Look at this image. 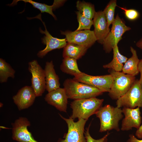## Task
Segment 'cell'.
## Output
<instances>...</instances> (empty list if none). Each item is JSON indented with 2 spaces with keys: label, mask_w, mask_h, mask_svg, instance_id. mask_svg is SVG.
Wrapping results in <instances>:
<instances>
[{
  "label": "cell",
  "mask_w": 142,
  "mask_h": 142,
  "mask_svg": "<svg viewBox=\"0 0 142 142\" xmlns=\"http://www.w3.org/2000/svg\"><path fill=\"white\" fill-rule=\"evenodd\" d=\"M122 109L107 104L101 107L95 114L100 120L99 131L102 132L114 130H120L119 123L123 118Z\"/></svg>",
  "instance_id": "1"
},
{
  "label": "cell",
  "mask_w": 142,
  "mask_h": 142,
  "mask_svg": "<svg viewBox=\"0 0 142 142\" xmlns=\"http://www.w3.org/2000/svg\"><path fill=\"white\" fill-rule=\"evenodd\" d=\"M104 101L96 97L74 100L70 104L72 110L70 117L73 119L78 118L87 120L102 106Z\"/></svg>",
  "instance_id": "2"
},
{
  "label": "cell",
  "mask_w": 142,
  "mask_h": 142,
  "mask_svg": "<svg viewBox=\"0 0 142 142\" xmlns=\"http://www.w3.org/2000/svg\"><path fill=\"white\" fill-rule=\"evenodd\" d=\"M63 85L68 98L74 100L96 97L104 93L95 87L73 79L65 80Z\"/></svg>",
  "instance_id": "3"
},
{
  "label": "cell",
  "mask_w": 142,
  "mask_h": 142,
  "mask_svg": "<svg viewBox=\"0 0 142 142\" xmlns=\"http://www.w3.org/2000/svg\"><path fill=\"white\" fill-rule=\"evenodd\" d=\"M108 72L113 78L108 94L112 99L117 100L129 89L135 81V77L111 69H109Z\"/></svg>",
  "instance_id": "4"
},
{
  "label": "cell",
  "mask_w": 142,
  "mask_h": 142,
  "mask_svg": "<svg viewBox=\"0 0 142 142\" xmlns=\"http://www.w3.org/2000/svg\"><path fill=\"white\" fill-rule=\"evenodd\" d=\"M112 25L111 28L102 44L104 50L107 53H110L115 46L118 45L124 33L131 29L126 25L118 14L116 15Z\"/></svg>",
  "instance_id": "5"
},
{
  "label": "cell",
  "mask_w": 142,
  "mask_h": 142,
  "mask_svg": "<svg viewBox=\"0 0 142 142\" xmlns=\"http://www.w3.org/2000/svg\"><path fill=\"white\" fill-rule=\"evenodd\" d=\"M116 104L118 108H142V87L139 80H136L128 91L117 100Z\"/></svg>",
  "instance_id": "6"
},
{
  "label": "cell",
  "mask_w": 142,
  "mask_h": 142,
  "mask_svg": "<svg viewBox=\"0 0 142 142\" xmlns=\"http://www.w3.org/2000/svg\"><path fill=\"white\" fill-rule=\"evenodd\" d=\"M28 70L32 74L31 86L36 97L42 96L46 90V82L44 69L37 60L28 63Z\"/></svg>",
  "instance_id": "7"
},
{
  "label": "cell",
  "mask_w": 142,
  "mask_h": 142,
  "mask_svg": "<svg viewBox=\"0 0 142 142\" xmlns=\"http://www.w3.org/2000/svg\"><path fill=\"white\" fill-rule=\"evenodd\" d=\"M61 34L65 36L67 43H74L88 48L91 47L97 41L94 31L84 30L72 31H60Z\"/></svg>",
  "instance_id": "8"
},
{
  "label": "cell",
  "mask_w": 142,
  "mask_h": 142,
  "mask_svg": "<svg viewBox=\"0 0 142 142\" xmlns=\"http://www.w3.org/2000/svg\"><path fill=\"white\" fill-rule=\"evenodd\" d=\"M60 115L65 121L68 127V132L65 139L60 142H87L84 134L85 125L87 120L81 119L75 122L71 117L67 119Z\"/></svg>",
  "instance_id": "9"
},
{
  "label": "cell",
  "mask_w": 142,
  "mask_h": 142,
  "mask_svg": "<svg viewBox=\"0 0 142 142\" xmlns=\"http://www.w3.org/2000/svg\"><path fill=\"white\" fill-rule=\"evenodd\" d=\"M73 79L78 82L95 87L103 92H109L113 81L110 74L93 76L82 72Z\"/></svg>",
  "instance_id": "10"
},
{
  "label": "cell",
  "mask_w": 142,
  "mask_h": 142,
  "mask_svg": "<svg viewBox=\"0 0 142 142\" xmlns=\"http://www.w3.org/2000/svg\"><path fill=\"white\" fill-rule=\"evenodd\" d=\"M41 15V14H40L32 18H37L40 19L43 23L45 28L44 31H43L40 28L39 29L40 32L45 34L41 39L42 43L45 45L46 46L43 49L39 51L37 55L38 57L42 58L48 52L51 50L56 49L64 48L67 43L65 38L59 39L54 37L51 36L47 30L44 22L42 21Z\"/></svg>",
  "instance_id": "11"
},
{
  "label": "cell",
  "mask_w": 142,
  "mask_h": 142,
  "mask_svg": "<svg viewBox=\"0 0 142 142\" xmlns=\"http://www.w3.org/2000/svg\"><path fill=\"white\" fill-rule=\"evenodd\" d=\"M30 123L26 118L21 117L12 124V138L18 142H38L29 131L27 127Z\"/></svg>",
  "instance_id": "12"
},
{
  "label": "cell",
  "mask_w": 142,
  "mask_h": 142,
  "mask_svg": "<svg viewBox=\"0 0 142 142\" xmlns=\"http://www.w3.org/2000/svg\"><path fill=\"white\" fill-rule=\"evenodd\" d=\"M140 108L134 109L123 107L122 109L125 117L123 119L121 129L123 131H128L133 128L138 129L141 126L142 118Z\"/></svg>",
  "instance_id": "13"
},
{
  "label": "cell",
  "mask_w": 142,
  "mask_h": 142,
  "mask_svg": "<svg viewBox=\"0 0 142 142\" xmlns=\"http://www.w3.org/2000/svg\"><path fill=\"white\" fill-rule=\"evenodd\" d=\"M36 97L31 87L25 86L19 90L17 94L13 97V99L18 109L21 110L32 106Z\"/></svg>",
  "instance_id": "14"
},
{
  "label": "cell",
  "mask_w": 142,
  "mask_h": 142,
  "mask_svg": "<svg viewBox=\"0 0 142 142\" xmlns=\"http://www.w3.org/2000/svg\"><path fill=\"white\" fill-rule=\"evenodd\" d=\"M65 89L59 88L48 92L44 98L47 103L60 111L66 112L68 99Z\"/></svg>",
  "instance_id": "15"
},
{
  "label": "cell",
  "mask_w": 142,
  "mask_h": 142,
  "mask_svg": "<svg viewBox=\"0 0 142 142\" xmlns=\"http://www.w3.org/2000/svg\"><path fill=\"white\" fill-rule=\"evenodd\" d=\"M93 21L94 27L93 31L97 41L102 44L110 30L108 26L106 19L103 11L96 12Z\"/></svg>",
  "instance_id": "16"
},
{
  "label": "cell",
  "mask_w": 142,
  "mask_h": 142,
  "mask_svg": "<svg viewBox=\"0 0 142 142\" xmlns=\"http://www.w3.org/2000/svg\"><path fill=\"white\" fill-rule=\"evenodd\" d=\"M53 61L47 62L44 69L46 82V90L48 92L60 88L59 78L56 74Z\"/></svg>",
  "instance_id": "17"
},
{
  "label": "cell",
  "mask_w": 142,
  "mask_h": 142,
  "mask_svg": "<svg viewBox=\"0 0 142 142\" xmlns=\"http://www.w3.org/2000/svg\"><path fill=\"white\" fill-rule=\"evenodd\" d=\"M22 1L25 3L28 2L32 4L33 7L39 9L41 13L46 12L51 15L55 20H57L55 16L53 14V11L62 6L64 3L65 0H54L53 4L49 6L45 4L39 3L31 0H14L10 6H14L19 1Z\"/></svg>",
  "instance_id": "18"
},
{
  "label": "cell",
  "mask_w": 142,
  "mask_h": 142,
  "mask_svg": "<svg viewBox=\"0 0 142 142\" xmlns=\"http://www.w3.org/2000/svg\"><path fill=\"white\" fill-rule=\"evenodd\" d=\"M130 50L132 56L124 63L121 72L124 74L135 77L139 73L138 66L140 60L135 49L131 47Z\"/></svg>",
  "instance_id": "19"
},
{
  "label": "cell",
  "mask_w": 142,
  "mask_h": 142,
  "mask_svg": "<svg viewBox=\"0 0 142 142\" xmlns=\"http://www.w3.org/2000/svg\"><path fill=\"white\" fill-rule=\"evenodd\" d=\"M113 57L112 60L108 63L104 65L105 69H111L117 71H122L124 64L128 59L126 57L121 54L119 52L118 45L113 48Z\"/></svg>",
  "instance_id": "20"
},
{
  "label": "cell",
  "mask_w": 142,
  "mask_h": 142,
  "mask_svg": "<svg viewBox=\"0 0 142 142\" xmlns=\"http://www.w3.org/2000/svg\"><path fill=\"white\" fill-rule=\"evenodd\" d=\"M88 48L77 44L67 43L63 48V57L78 59L84 55Z\"/></svg>",
  "instance_id": "21"
},
{
  "label": "cell",
  "mask_w": 142,
  "mask_h": 142,
  "mask_svg": "<svg viewBox=\"0 0 142 142\" xmlns=\"http://www.w3.org/2000/svg\"><path fill=\"white\" fill-rule=\"evenodd\" d=\"M60 69L63 72L74 77L79 75L82 72L78 68L77 60L69 57L64 58L60 65Z\"/></svg>",
  "instance_id": "22"
},
{
  "label": "cell",
  "mask_w": 142,
  "mask_h": 142,
  "mask_svg": "<svg viewBox=\"0 0 142 142\" xmlns=\"http://www.w3.org/2000/svg\"><path fill=\"white\" fill-rule=\"evenodd\" d=\"M15 70L10 64L2 58H0V82H7L9 77L14 78Z\"/></svg>",
  "instance_id": "23"
},
{
  "label": "cell",
  "mask_w": 142,
  "mask_h": 142,
  "mask_svg": "<svg viewBox=\"0 0 142 142\" xmlns=\"http://www.w3.org/2000/svg\"><path fill=\"white\" fill-rule=\"evenodd\" d=\"M76 7L79 11L84 16L92 20L96 12L93 4L84 1H78L76 2Z\"/></svg>",
  "instance_id": "24"
},
{
  "label": "cell",
  "mask_w": 142,
  "mask_h": 142,
  "mask_svg": "<svg viewBox=\"0 0 142 142\" xmlns=\"http://www.w3.org/2000/svg\"><path fill=\"white\" fill-rule=\"evenodd\" d=\"M116 0H110L107 4L103 11L107 21L108 25L109 27L110 25L114 22L115 11L116 7L117 6Z\"/></svg>",
  "instance_id": "25"
},
{
  "label": "cell",
  "mask_w": 142,
  "mask_h": 142,
  "mask_svg": "<svg viewBox=\"0 0 142 142\" xmlns=\"http://www.w3.org/2000/svg\"><path fill=\"white\" fill-rule=\"evenodd\" d=\"M76 13L79 25L78 28L75 31L90 30L91 26L93 24V20L86 18L79 11L76 12Z\"/></svg>",
  "instance_id": "26"
},
{
  "label": "cell",
  "mask_w": 142,
  "mask_h": 142,
  "mask_svg": "<svg viewBox=\"0 0 142 142\" xmlns=\"http://www.w3.org/2000/svg\"><path fill=\"white\" fill-rule=\"evenodd\" d=\"M118 7L123 11L126 17L130 20H136L139 17V12L135 9H128L126 7Z\"/></svg>",
  "instance_id": "27"
},
{
  "label": "cell",
  "mask_w": 142,
  "mask_h": 142,
  "mask_svg": "<svg viewBox=\"0 0 142 142\" xmlns=\"http://www.w3.org/2000/svg\"><path fill=\"white\" fill-rule=\"evenodd\" d=\"M89 126L87 128L84 133L87 142H107V138L110 135V133L108 132L102 138L97 140L93 138L90 135L89 131Z\"/></svg>",
  "instance_id": "28"
},
{
  "label": "cell",
  "mask_w": 142,
  "mask_h": 142,
  "mask_svg": "<svg viewBox=\"0 0 142 142\" xmlns=\"http://www.w3.org/2000/svg\"><path fill=\"white\" fill-rule=\"evenodd\" d=\"M138 68L139 72L140 73V77L139 80L142 87V58L139 60Z\"/></svg>",
  "instance_id": "29"
},
{
  "label": "cell",
  "mask_w": 142,
  "mask_h": 142,
  "mask_svg": "<svg viewBox=\"0 0 142 142\" xmlns=\"http://www.w3.org/2000/svg\"><path fill=\"white\" fill-rule=\"evenodd\" d=\"M129 137L126 142H142V139L141 140L138 139L133 134H130Z\"/></svg>",
  "instance_id": "30"
},
{
  "label": "cell",
  "mask_w": 142,
  "mask_h": 142,
  "mask_svg": "<svg viewBox=\"0 0 142 142\" xmlns=\"http://www.w3.org/2000/svg\"><path fill=\"white\" fill-rule=\"evenodd\" d=\"M135 135L138 138H142V125L137 129Z\"/></svg>",
  "instance_id": "31"
},
{
  "label": "cell",
  "mask_w": 142,
  "mask_h": 142,
  "mask_svg": "<svg viewBox=\"0 0 142 142\" xmlns=\"http://www.w3.org/2000/svg\"><path fill=\"white\" fill-rule=\"evenodd\" d=\"M136 45L138 48L142 49V38L136 42Z\"/></svg>",
  "instance_id": "32"
}]
</instances>
